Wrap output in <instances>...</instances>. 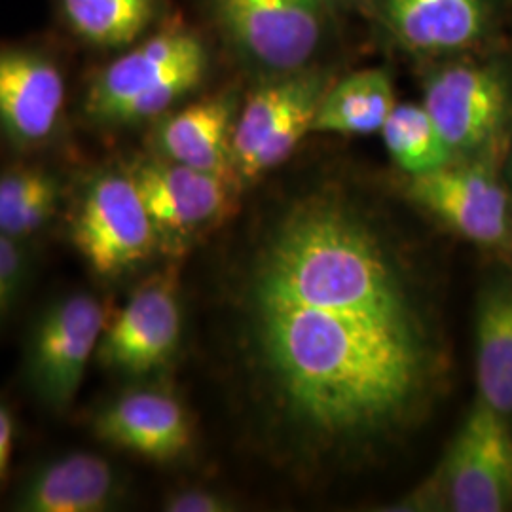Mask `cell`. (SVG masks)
Here are the masks:
<instances>
[{"instance_id":"13","label":"cell","mask_w":512,"mask_h":512,"mask_svg":"<svg viewBox=\"0 0 512 512\" xmlns=\"http://www.w3.org/2000/svg\"><path fill=\"white\" fill-rule=\"evenodd\" d=\"M95 437L152 461L179 458L190 446L192 427L175 397L133 389L105 404L93 418Z\"/></svg>"},{"instance_id":"6","label":"cell","mask_w":512,"mask_h":512,"mask_svg":"<svg viewBox=\"0 0 512 512\" xmlns=\"http://www.w3.org/2000/svg\"><path fill=\"white\" fill-rule=\"evenodd\" d=\"M450 509L505 512L512 507V431L482 399L459 429L444 467Z\"/></svg>"},{"instance_id":"16","label":"cell","mask_w":512,"mask_h":512,"mask_svg":"<svg viewBox=\"0 0 512 512\" xmlns=\"http://www.w3.org/2000/svg\"><path fill=\"white\" fill-rule=\"evenodd\" d=\"M387 23L406 48L440 54L465 48L482 33V0H384Z\"/></svg>"},{"instance_id":"24","label":"cell","mask_w":512,"mask_h":512,"mask_svg":"<svg viewBox=\"0 0 512 512\" xmlns=\"http://www.w3.org/2000/svg\"><path fill=\"white\" fill-rule=\"evenodd\" d=\"M230 509L228 499L207 490H184L165 501V511L169 512H224Z\"/></svg>"},{"instance_id":"7","label":"cell","mask_w":512,"mask_h":512,"mask_svg":"<svg viewBox=\"0 0 512 512\" xmlns=\"http://www.w3.org/2000/svg\"><path fill=\"white\" fill-rule=\"evenodd\" d=\"M181 306L169 281L143 285L107 323L97 359L126 376H145L164 366L181 340Z\"/></svg>"},{"instance_id":"19","label":"cell","mask_w":512,"mask_h":512,"mask_svg":"<svg viewBox=\"0 0 512 512\" xmlns=\"http://www.w3.org/2000/svg\"><path fill=\"white\" fill-rule=\"evenodd\" d=\"M74 37L101 50L133 44L156 18L160 0H57Z\"/></svg>"},{"instance_id":"9","label":"cell","mask_w":512,"mask_h":512,"mask_svg":"<svg viewBox=\"0 0 512 512\" xmlns=\"http://www.w3.org/2000/svg\"><path fill=\"white\" fill-rule=\"evenodd\" d=\"M65 78L38 50L0 46V129L18 147L54 135L65 109Z\"/></svg>"},{"instance_id":"4","label":"cell","mask_w":512,"mask_h":512,"mask_svg":"<svg viewBox=\"0 0 512 512\" xmlns=\"http://www.w3.org/2000/svg\"><path fill=\"white\" fill-rule=\"evenodd\" d=\"M107 327L105 306L90 294L57 300L38 319L27 351L29 385L55 412L74 403Z\"/></svg>"},{"instance_id":"3","label":"cell","mask_w":512,"mask_h":512,"mask_svg":"<svg viewBox=\"0 0 512 512\" xmlns=\"http://www.w3.org/2000/svg\"><path fill=\"white\" fill-rule=\"evenodd\" d=\"M73 241L103 277L126 272L154 251L158 230L128 171L93 177L74 217Z\"/></svg>"},{"instance_id":"25","label":"cell","mask_w":512,"mask_h":512,"mask_svg":"<svg viewBox=\"0 0 512 512\" xmlns=\"http://www.w3.org/2000/svg\"><path fill=\"white\" fill-rule=\"evenodd\" d=\"M14 448V420L10 410L0 403V478L6 473Z\"/></svg>"},{"instance_id":"11","label":"cell","mask_w":512,"mask_h":512,"mask_svg":"<svg viewBox=\"0 0 512 512\" xmlns=\"http://www.w3.org/2000/svg\"><path fill=\"white\" fill-rule=\"evenodd\" d=\"M202 57H207L202 40L183 29L148 38L93 76L84 97V112L93 122L109 126L114 114L129 101Z\"/></svg>"},{"instance_id":"8","label":"cell","mask_w":512,"mask_h":512,"mask_svg":"<svg viewBox=\"0 0 512 512\" xmlns=\"http://www.w3.org/2000/svg\"><path fill=\"white\" fill-rule=\"evenodd\" d=\"M410 196L463 238L497 245L509 236V198L492 173L478 167H452L414 175Z\"/></svg>"},{"instance_id":"18","label":"cell","mask_w":512,"mask_h":512,"mask_svg":"<svg viewBox=\"0 0 512 512\" xmlns=\"http://www.w3.org/2000/svg\"><path fill=\"white\" fill-rule=\"evenodd\" d=\"M476 378L480 399L501 414L512 412V285L495 287L476 319Z\"/></svg>"},{"instance_id":"20","label":"cell","mask_w":512,"mask_h":512,"mask_svg":"<svg viewBox=\"0 0 512 512\" xmlns=\"http://www.w3.org/2000/svg\"><path fill=\"white\" fill-rule=\"evenodd\" d=\"M59 183L40 167H14L0 173V234L21 239L54 217Z\"/></svg>"},{"instance_id":"14","label":"cell","mask_w":512,"mask_h":512,"mask_svg":"<svg viewBox=\"0 0 512 512\" xmlns=\"http://www.w3.org/2000/svg\"><path fill=\"white\" fill-rule=\"evenodd\" d=\"M122 482L107 459L73 452L40 465L19 486L21 512H105L122 499Z\"/></svg>"},{"instance_id":"17","label":"cell","mask_w":512,"mask_h":512,"mask_svg":"<svg viewBox=\"0 0 512 512\" xmlns=\"http://www.w3.org/2000/svg\"><path fill=\"white\" fill-rule=\"evenodd\" d=\"M395 107L389 74L380 69H366L349 74L325 92L311 131L340 135L374 133L384 128Z\"/></svg>"},{"instance_id":"5","label":"cell","mask_w":512,"mask_h":512,"mask_svg":"<svg viewBox=\"0 0 512 512\" xmlns=\"http://www.w3.org/2000/svg\"><path fill=\"white\" fill-rule=\"evenodd\" d=\"M224 31L264 69L300 71L325 31L319 0H211Z\"/></svg>"},{"instance_id":"12","label":"cell","mask_w":512,"mask_h":512,"mask_svg":"<svg viewBox=\"0 0 512 512\" xmlns=\"http://www.w3.org/2000/svg\"><path fill=\"white\" fill-rule=\"evenodd\" d=\"M423 107L452 152L473 150L494 137L507 92L501 78L488 69L450 67L427 82Z\"/></svg>"},{"instance_id":"1","label":"cell","mask_w":512,"mask_h":512,"mask_svg":"<svg viewBox=\"0 0 512 512\" xmlns=\"http://www.w3.org/2000/svg\"><path fill=\"white\" fill-rule=\"evenodd\" d=\"M253 308L264 361L298 420L332 437L401 420L431 351L382 241L342 203H302L260 256Z\"/></svg>"},{"instance_id":"10","label":"cell","mask_w":512,"mask_h":512,"mask_svg":"<svg viewBox=\"0 0 512 512\" xmlns=\"http://www.w3.org/2000/svg\"><path fill=\"white\" fill-rule=\"evenodd\" d=\"M158 232L184 236L215 222L230 205L232 181L171 160H148L128 171Z\"/></svg>"},{"instance_id":"21","label":"cell","mask_w":512,"mask_h":512,"mask_svg":"<svg viewBox=\"0 0 512 512\" xmlns=\"http://www.w3.org/2000/svg\"><path fill=\"white\" fill-rule=\"evenodd\" d=\"M385 147L403 171L421 175L450 164L452 148L420 105H397L382 128Z\"/></svg>"},{"instance_id":"2","label":"cell","mask_w":512,"mask_h":512,"mask_svg":"<svg viewBox=\"0 0 512 512\" xmlns=\"http://www.w3.org/2000/svg\"><path fill=\"white\" fill-rule=\"evenodd\" d=\"M327 90L323 74L296 71L251 93L234 124L236 175L256 179L283 164L310 133Z\"/></svg>"},{"instance_id":"23","label":"cell","mask_w":512,"mask_h":512,"mask_svg":"<svg viewBox=\"0 0 512 512\" xmlns=\"http://www.w3.org/2000/svg\"><path fill=\"white\" fill-rule=\"evenodd\" d=\"M25 270L23 253L18 239L0 234V311L4 310L18 293Z\"/></svg>"},{"instance_id":"15","label":"cell","mask_w":512,"mask_h":512,"mask_svg":"<svg viewBox=\"0 0 512 512\" xmlns=\"http://www.w3.org/2000/svg\"><path fill=\"white\" fill-rule=\"evenodd\" d=\"M234 101L226 95L198 101L165 118L158 147L165 160L234 181Z\"/></svg>"},{"instance_id":"22","label":"cell","mask_w":512,"mask_h":512,"mask_svg":"<svg viewBox=\"0 0 512 512\" xmlns=\"http://www.w3.org/2000/svg\"><path fill=\"white\" fill-rule=\"evenodd\" d=\"M205 69H207V57L184 65L169 78H165L164 82L154 90L143 93L133 101H129L128 105H124L114 114L110 126L137 124V122L164 114L165 110L173 107L181 97L192 92L202 82Z\"/></svg>"}]
</instances>
